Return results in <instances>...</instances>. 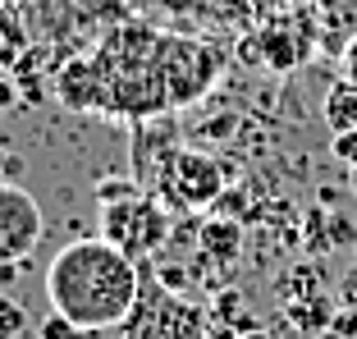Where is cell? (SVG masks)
<instances>
[{"instance_id":"1","label":"cell","mask_w":357,"mask_h":339,"mask_svg":"<svg viewBox=\"0 0 357 339\" xmlns=\"http://www.w3.org/2000/svg\"><path fill=\"white\" fill-rule=\"evenodd\" d=\"M142 289V262L119 253L110 239H74L46 266L51 312H64L83 335L119 330Z\"/></svg>"},{"instance_id":"2","label":"cell","mask_w":357,"mask_h":339,"mask_svg":"<svg viewBox=\"0 0 357 339\" xmlns=\"http://www.w3.org/2000/svg\"><path fill=\"white\" fill-rule=\"evenodd\" d=\"M165 28H151L142 19H124L92 46V69H96V92H101L105 119H151V115H174L169 106V69H165Z\"/></svg>"},{"instance_id":"3","label":"cell","mask_w":357,"mask_h":339,"mask_svg":"<svg viewBox=\"0 0 357 339\" xmlns=\"http://www.w3.org/2000/svg\"><path fill=\"white\" fill-rule=\"evenodd\" d=\"M206 317L211 312L202 303H192L188 294H174V289L160 285V276L151 266H142V289H137V303L128 312L124 339H202L206 335Z\"/></svg>"},{"instance_id":"4","label":"cell","mask_w":357,"mask_h":339,"mask_svg":"<svg viewBox=\"0 0 357 339\" xmlns=\"http://www.w3.org/2000/svg\"><path fill=\"white\" fill-rule=\"evenodd\" d=\"M151 193L178 216L206 211V206H215V197L225 193V165L202 147H174L165 160H160L156 179H151Z\"/></svg>"},{"instance_id":"5","label":"cell","mask_w":357,"mask_h":339,"mask_svg":"<svg viewBox=\"0 0 357 339\" xmlns=\"http://www.w3.org/2000/svg\"><path fill=\"white\" fill-rule=\"evenodd\" d=\"M169 216L174 211H169L165 202L151 188H142L137 197L105 202L101 206V239H110V243H115L119 253H128L133 262H147L156 248L169 243V229H174Z\"/></svg>"},{"instance_id":"6","label":"cell","mask_w":357,"mask_h":339,"mask_svg":"<svg viewBox=\"0 0 357 339\" xmlns=\"http://www.w3.org/2000/svg\"><path fill=\"white\" fill-rule=\"evenodd\" d=\"M165 69H169V106L183 110V106L202 101V96L215 87V78L225 74V51H220V46H211V42H202V37L169 32Z\"/></svg>"},{"instance_id":"7","label":"cell","mask_w":357,"mask_h":339,"mask_svg":"<svg viewBox=\"0 0 357 339\" xmlns=\"http://www.w3.org/2000/svg\"><path fill=\"white\" fill-rule=\"evenodd\" d=\"M46 234V211L23 183H0V262H28Z\"/></svg>"},{"instance_id":"8","label":"cell","mask_w":357,"mask_h":339,"mask_svg":"<svg viewBox=\"0 0 357 339\" xmlns=\"http://www.w3.org/2000/svg\"><path fill=\"white\" fill-rule=\"evenodd\" d=\"M178 147V124L174 115H151V119H137L133 124V179L142 188H151L160 160Z\"/></svg>"},{"instance_id":"9","label":"cell","mask_w":357,"mask_h":339,"mask_svg":"<svg viewBox=\"0 0 357 339\" xmlns=\"http://www.w3.org/2000/svg\"><path fill=\"white\" fill-rule=\"evenodd\" d=\"M261 46H266V64L280 69V74H289V69H298V64L312 55L316 37H312V28L298 32V23L280 19V23H266L261 28Z\"/></svg>"},{"instance_id":"10","label":"cell","mask_w":357,"mask_h":339,"mask_svg":"<svg viewBox=\"0 0 357 339\" xmlns=\"http://www.w3.org/2000/svg\"><path fill=\"white\" fill-rule=\"evenodd\" d=\"M197 253H202V262H211L215 271H229L243 253V220L211 216L206 225H197Z\"/></svg>"},{"instance_id":"11","label":"cell","mask_w":357,"mask_h":339,"mask_svg":"<svg viewBox=\"0 0 357 339\" xmlns=\"http://www.w3.org/2000/svg\"><path fill=\"white\" fill-rule=\"evenodd\" d=\"M284 317H289V326L307 330V335H321V330L335 326V303H330L326 294H316V298H294V303H284Z\"/></svg>"},{"instance_id":"12","label":"cell","mask_w":357,"mask_h":339,"mask_svg":"<svg viewBox=\"0 0 357 339\" xmlns=\"http://www.w3.org/2000/svg\"><path fill=\"white\" fill-rule=\"evenodd\" d=\"M10 74H14V87H19L23 106H42V96L51 92V87H46V78H42V51H37V46H28V51L14 60Z\"/></svg>"},{"instance_id":"13","label":"cell","mask_w":357,"mask_h":339,"mask_svg":"<svg viewBox=\"0 0 357 339\" xmlns=\"http://www.w3.org/2000/svg\"><path fill=\"white\" fill-rule=\"evenodd\" d=\"M326 124H330V133L357 128V87L348 83V78L330 83V92H326Z\"/></svg>"},{"instance_id":"14","label":"cell","mask_w":357,"mask_h":339,"mask_svg":"<svg viewBox=\"0 0 357 339\" xmlns=\"http://www.w3.org/2000/svg\"><path fill=\"white\" fill-rule=\"evenodd\" d=\"M28 51V28H23V19L0 0V64L5 69H14V60Z\"/></svg>"},{"instance_id":"15","label":"cell","mask_w":357,"mask_h":339,"mask_svg":"<svg viewBox=\"0 0 357 339\" xmlns=\"http://www.w3.org/2000/svg\"><path fill=\"white\" fill-rule=\"evenodd\" d=\"M275 289L284 294V303H294V298H316L326 294V280H321V271L316 266H294V271H284L280 280H275Z\"/></svg>"},{"instance_id":"16","label":"cell","mask_w":357,"mask_h":339,"mask_svg":"<svg viewBox=\"0 0 357 339\" xmlns=\"http://www.w3.org/2000/svg\"><path fill=\"white\" fill-rule=\"evenodd\" d=\"M23 335H28V308L19 298L0 294V339H23Z\"/></svg>"},{"instance_id":"17","label":"cell","mask_w":357,"mask_h":339,"mask_svg":"<svg viewBox=\"0 0 357 339\" xmlns=\"http://www.w3.org/2000/svg\"><path fill=\"white\" fill-rule=\"evenodd\" d=\"M96 202H101V206H105V202H124V197H137V193H142V183H137V179H96Z\"/></svg>"},{"instance_id":"18","label":"cell","mask_w":357,"mask_h":339,"mask_svg":"<svg viewBox=\"0 0 357 339\" xmlns=\"http://www.w3.org/2000/svg\"><path fill=\"white\" fill-rule=\"evenodd\" d=\"M211 321H234L243 312V294L238 289H215V298H211Z\"/></svg>"},{"instance_id":"19","label":"cell","mask_w":357,"mask_h":339,"mask_svg":"<svg viewBox=\"0 0 357 339\" xmlns=\"http://www.w3.org/2000/svg\"><path fill=\"white\" fill-rule=\"evenodd\" d=\"M37 339H83V330L64 317V312H51V317L37 326Z\"/></svg>"},{"instance_id":"20","label":"cell","mask_w":357,"mask_h":339,"mask_svg":"<svg viewBox=\"0 0 357 339\" xmlns=\"http://www.w3.org/2000/svg\"><path fill=\"white\" fill-rule=\"evenodd\" d=\"M234 124H238V119H234L229 110H225V115H211L206 124H197V128H192V138H197V142H215V138H229V133H234Z\"/></svg>"},{"instance_id":"21","label":"cell","mask_w":357,"mask_h":339,"mask_svg":"<svg viewBox=\"0 0 357 339\" xmlns=\"http://www.w3.org/2000/svg\"><path fill=\"white\" fill-rule=\"evenodd\" d=\"M215 216L243 220V216H248V193H243V188H225L220 197H215Z\"/></svg>"},{"instance_id":"22","label":"cell","mask_w":357,"mask_h":339,"mask_svg":"<svg viewBox=\"0 0 357 339\" xmlns=\"http://www.w3.org/2000/svg\"><path fill=\"white\" fill-rule=\"evenodd\" d=\"M330 156L344 160L348 170L357 165V128H348V133H330Z\"/></svg>"},{"instance_id":"23","label":"cell","mask_w":357,"mask_h":339,"mask_svg":"<svg viewBox=\"0 0 357 339\" xmlns=\"http://www.w3.org/2000/svg\"><path fill=\"white\" fill-rule=\"evenodd\" d=\"M307 248H312V253H326L330 248V220L321 211L307 216Z\"/></svg>"},{"instance_id":"24","label":"cell","mask_w":357,"mask_h":339,"mask_svg":"<svg viewBox=\"0 0 357 339\" xmlns=\"http://www.w3.org/2000/svg\"><path fill=\"white\" fill-rule=\"evenodd\" d=\"M357 243V225L348 216H330V248H353Z\"/></svg>"},{"instance_id":"25","label":"cell","mask_w":357,"mask_h":339,"mask_svg":"<svg viewBox=\"0 0 357 339\" xmlns=\"http://www.w3.org/2000/svg\"><path fill=\"white\" fill-rule=\"evenodd\" d=\"M238 60H243V64H266L261 32H248V37H238Z\"/></svg>"},{"instance_id":"26","label":"cell","mask_w":357,"mask_h":339,"mask_svg":"<svg viewBox=\"0 0 357 339\" xmlns=\"http://www.w3.org/2000/svg\"><path fill=\"white\" fill-rule=\"evenodd\" d=\"M335 335H344V339H357V308H344V312H335Z\"/></svg>"},{"instance_id":"27","label":"cell","mask_w":357,"mask_h":339,"mask_svg":"<svg viewBox=\"0 0 357 339\" xmlns=\"http://www.w3.org/2000/svg\"><path fill=\"white\" fill-rule=\"evenodd\" d=\"M156 276H160V285L174 289V294H183V289H188V276H183V266H160Z\"/></svg>"},{"instance_id":"28","label":"cell","mask_w":357,"mask_h":339,"mask_svg":"<svg viewBox=\"0 0 357 339\" xmlns=\"http://www.w3.org/2000/svg\"><path fill=\"white\" fill-rule=\"evenodd\" d=\"M14 101H19V87H14V74H10V69H0V115H5V110H10Z\"/></svg>"},{"instance_id":"29","label":"cell","mask_w":357,"mask_h":339,"mask_svg":"<svg viewBox=\"0 0 357 339\" xmlns=\"http://www.w3.org/2000/svg\"><path fill=\"white\" fill-rule=\"evenodd\" d=\"M339 60H344V78L357 87V42H348V51L339 55Z\"/></svg>"},{"instance_id":"30","label":"cell","mask_w":357,"mask_h":339,"mask_svg":"<svg viewBox=\"0 0 357 339\" xmlns=\"http://www.w3.org/2000/svg\"><path fill=\"white\" fill-rule=\"evenodd\" d=\"M202 339H238V330H234L229 321H211V326H206V335H202Z\"/></svg>"},{"instance_id":"31","label":"cell","mask_w":357,"mask_h":339,"mask_svg":"<svg viewBox=\"0 0 357 339\" xmlns=\"http://www.w3.org/2000/svg\"><path fill=\"white\" fill-rule=\"evenodd\" d=\"M14 170H19V160H14L10 151L0 147V183H5V174H14Z\"/></svg>"},{"instance_id":"32","label":"cell","mask_w":357,"mask_h":339,"mask_svg":"<svg viewBox=\"0 0 357 339\" xmlns=\"http://www.w3.org/2000/svg\"><path fill=\"white\" fill-rule=\"evenodd\" d=\"M229 326H234V330H238V335H248V330H257V321H252V317H248V312H238V317H234V321H229Z\"/></svg>"},{"instance_id":"33","label":"cell","mask_w":357,"mask_h":339,"mask_svg":"<svg viewBox=\"0 0 357 339\" xmlns=\"http://www.w3.org/2000/svg\"><path fill=\"white\" fill-rule=\"evenodd\" d=\"M238 339H271V335H266V330L257 326V330H248V335H238Z\"/></svg>"},{"instance_id":"34","label":"cell","mask_w":357,"mask_h":339,"mask_svg":"<svg viewBox=\"0 0 357 339\" xmlns=\"http://www.w3.org/2000/svg\"><path fill=\"white\" fill-rule=\"evenodd\" d=\"M348 183H353V193H357V165H353V170H348Z\"/></svg>"}]
</instances>
